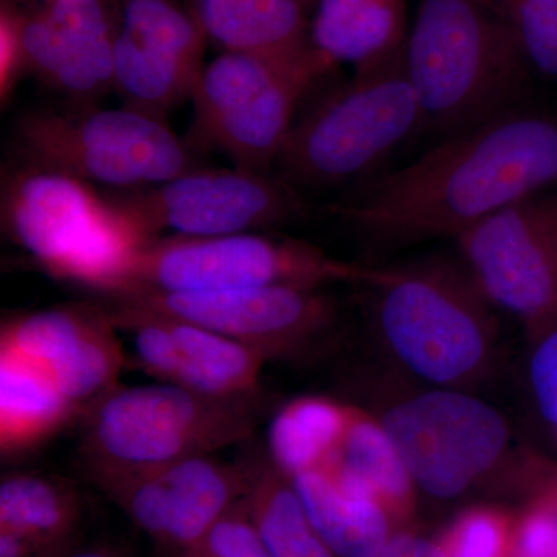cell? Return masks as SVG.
Segmentation results:
<instances>
[{
    "label": "cell",
    "mask_w": 557,
    "mask_h": 557,
    "mask_svg": "<svg viewBox=\"0 0 557 557\" xmlns=\"http://www.w3.org/2000/svg\"><path fill=\"white\" fill-rule=\"evenodd\" d=\"M555 186L557 113L522 101L322 209L375 247L394 248L457 239L487 215Z\"/></svg>",
    "instance_id": "1"
},
{
    "label": "cell",
    "mask_w": 557,
    "mask_h": 557,
    "mask_svg": "<svg viewBox=\"0 0 557 557\" xmlns=\"http://www.w3.org/2000/svg\"><path fill=\"white\" fill-rule=\"evenodd\" d=\"M406 67L421 131L438 141L525 101L531 73L518 33L493 0H420Z\"/></svg>",
    "instance_id": "2"
},
{
    "label": "cell",
    "mask_w": 557,
    "mask_h": 557,
    "mask_svg": "<svg viewBox=\"0 0 557 557\" xmlns=\"http://www.w3.org/2000/svg\"><path fill=\"white\" fill-rule=\"evenodd\" d=\"M259 398H218L168 383L116 386L84 412L79 456L100 487L251 437Z\"/></svg>",
    "instance_id": "3"
},
{
    "label": "cell",
    "mask_w": 557,
    "mask_h": 557,
    "mask_svg": "<svg viewBox=\"0 0 557 557\" xmlns=\"http://www.w3.org/2000/svg\"><path fill=\"white\" fill-rule=\"evenodd\" d=\"M370 310L381 339L408 372L432 387L478 379L493 346L494 321L471 271L446 260L373 269Z\"/></svg>",
    "instance_id": "4"
},
{
    "label": "cell",
    "mask_w": 557,
    "mask_h": 557,
    "mask_svg": "<svg viewBox=\"0 0 557 557\" xmlns=\"http://www.w3.org/2000/svg\"><path fill=\"white\" fill-rule=\"evenodd\" d=\"M417 131L421 110L405 46L355 70L354 78L293 124L274 166L302 197L341 188L364 177Z\"/></svg>",
    "instance_id": "5"
},
{
    "label": "cell",
    "mask_w": 557,
    "mask_h": 557,
    "mask_svg": "<svg viewBox=\"0 0 557 557\" xmlns=\"http://www.w3.org/2000/svg\"><path fill=\"white\" fill-rule=\"evenodd\" d=\"M2 223L51 276L113 295L150 239L89 183L22 166L3 182Z\"/></svg>",
    "instance_id": "6"
},
{
    "label": "cell",
    "mask_w": 557,
    "mask_h": 557,
    "mask_svg": "<svg viewBox=\"0 0 557 557\" xmlns=\"http://www.w3.org/2000/svg\"><path fill=\"white\" fill-rule=\"evenodd\" d=\"M14 145L24 166L138 190L193 170L188 146L139 110L76 108L22 116Z\"/></svg>",
    "instance_id": "7"
},
{
    "label": "cell",
    "mask_w": 557,
    "mask_h": 557,
    "mask_svg": "<svg viewBox=\"0 0 557 557\" xmlns=\"http://www.w3.org/2000/svg\"><path fill=\"white\" fill-rule=\"evenodd\" d=\"M372 270L332 258L307 242L256 233L159 237L139 249L112 296L362 284Z\"/></svg>",
    "instance_id": "8"
},
{
    "label": "cell",
    "mask_w": 557,
    "mask_h": 557,
    "mask_svg": "<svg viewBox=\"0 0 557 557\" xmlns=\"http://www.w3.org/2000/svg\"><path fill=\"white\" fill-rule=\"evenodd\" d=\"M417 490L453 500L490 474L508 448L504 416L458 388L431 387L380 418Z\"/></svg>",
    "instance_id": "9"
},
{
    "label": "cell",
    "mask_w": 557,
    "mask_h": 557,
    "mask_svg": "<svg viewBox=\"0 0 557 557\" xmlns=\"http://www.w3.org/2000/svg\"><path fill=\"white\" fill-rule=\"evenodd\" d=\"M311 84L259 58L222 53L205 65L194 89V139L239 170L270 172Z\"/></svg>",
    "instance_id": "10"
},
{
    "label": "cell",
    "mask_w": 557,
    "mask_h": 557,
    "mask_svg": "<svg viewBox=\"0 0 557 557\" xmlns=\"http://www.w3.org/2000/svg\"><path fill=\"white\" fill-rule=\"evenodd\" d=\"M113 200L150 240L166 231L182 237L255 233L304 220L313 209L281 177L239 168L189 170Z\"/></svg>",
    "instance_id": "11"
},
{
    "label": "cell",
    "mask_w": 557,
    "mask_h": 557,
    "mask_svg": "<svg viewBox=\"0 0 557 557\" xmlns=\"http://www.w3.org/2000/svg\"><path fill=\"white\" fill-rule=\"evenodd\" d=\"M479 287L531 335L557 325V189L508 205L457 237Z\"/></svg>",
    "instance_id": "12"
},
{
    "label": "cell",
    "mask_w": 557,
    "mask_h": 557,
    "mask_svg": "<svg viewBox=\"0 0 557 557\" xmlns=\"http://www.w3.org/2000/svg\"><path fill=\"white\" fill-rule=\"evenodd\" d=\"M251 465L183 458L98 490L170 556L185 555L247 496Z\"/></svg>",
    "instance_id": "13"
},
{
    "label": "cell",
    "mask_w": 557,
    "mask_h": 557,
    "mask_svg": "<svg viewBox=\"0 0 557 557\" xmlns=\"http://www.w3.org/2000/svg\"><path fill=\"white\" fill-rule=\"evenodd\" d=\"M119 306L183 319L239 341L265 359L313 346L329 332L336 306L319 288L263 287L201 293H143Z\"/></svg>",
    "instance_id": "14"
},
{
    "label": "cell",
    "mask_w": 557,
    "mask_h": 557,
    "mask_svg": "<svg viewBox=\"0 0 557 557\" xmlns=\"http://www.w3.org/2000/svg\"><path fill=\"white\" fill-rule=\"evenodd\" d=\"M203 30L175 0H121L113 25V90L127 108L164 120L193 98Z\"/></svg>",
    "instance_id": "15"
},
{
    "label": "cell",
    "mask_w": 557,
    "mask_h": 557,
    "mask_svg": "<svg viewBox=\"0 0 557 557\" xmlns=\"http://www.w3.org/2000/svg\"><path fill=\"white\" fill-rule=\"evenodd\" d=\"M129 333L139 368L160 383L218 398L259 397L262 354L183 319L116 306L109 311Z\"/></svg>",
    "instance_id": "16"
},
{
    "label": "cell",
    "mask_w": 557,
    "mask_h": 557,
    "mask_svg": "<svg viewBox=\"0 0 557 557\" xmlns=\"http://www.w3.org/2000/svg\"><path fill=\"white\" fill-rule=\"evenodd\" d=\"M119 332L109 311L58 307L5 322L0 346L38 364L83 417L120 386L126 355Z\"/></svg>",
    "instance_id": "17"
},
{
    "label": "cell",
    "mask_w": 557,
    "mask_h": 557,
    "mask_svg": "<svg viewBox=\"0 0 557 557\" xmlns=\"http://www.w3.org/2000/svg\"><path fill=\"white\" fill-rule=\"evenodd\" d=\"M25 72L76 108L113 90V24L101 0H51L22 16Z\"/></svg>",
    "instance_id": "18"
},
{
    "label": "cell",
    "mask_w": 557,
    "mask_h": 557,
    "mask_svg": "<svg viewBox=\"0 0 557 557\" xmlns=\"http://www.w3.org/2000/svg\"><path fill=\"white\" fill-rule=\"evenodd\" d=\"M189 5L223 53L259 58L311 83L333 67L314 49L302 0H189Z\"/></svg>",
    "instance_id": "19"
},
{
    "label": "cell",
    "mask_w": 557,
    "mask_h": 557,
    "mask_svg": "<svg viewBox=\"0 0 557 557\" xmlns=\"http://www.w3.org/2000/svg\"><path fill=\"white\" fill-rule=\"evenodd\" d=\"M321 469L347 493L379 502L398 531L408 530L416 512L417 486L380 420L350 408L344 437Z\"/></svg>",
    "instance_id": "20"
},
{
    "label": "cell",
    "mask_w": 557,
    "mask_h": 557,
    "mask_svg": "<svg viewBox=\"0 0 557 557\" xmlns=\"http://www.w3.org/2000/svg\"><path fill=\"white\" fill-rule=\"evenodd\" d=\"M409 0H318L311 22L314 49L329 64L355 70L406 46Z\"/></svg>",
    "instance_id": "21"
},
{
    "label": "cell",
    "mask_w": 557,
    "mask_h": 557,
    "mask_svg": "<svg viewBox=\"0 0 557 557\" xmlns=\"http://www.w3.org/2000/svg\"><path fill=\"white\" fill-rule=\"evenodd\" d=\"M81 418L53 380L30 359L0 346V448L17 453L39 445Z\"/></svg>",
    "instance_id": "22"
},
{
    "label": "cell",
    "mask_w": 557,
    "mask_h": 557,
    "mask_svg": "<svg viewBox=\"0 0 557 557\" xmlns=\"http://www.w3.org/2000/svg\"><path fill=\"white\" fill-rule=\"evenodd\" d=\"M289 480L319 536L336 557H373L398 531L379 502L347 493L324 469Z\"/></svg>",
    "instance_id": "23"
},
{
    "label": "cell",
    "mask_w": 557,
    "mask_h": 557,
    "mask_svg": "<svg viewBox=\"0 0 557 557\" xmlns=\"http://www.w3.org/2000/svg\"><path fill=\"white\" fill-rule=\"evenodd\" d=\"M84 515L78 491L57 479L14 472L0 482V530L32 539L60 555L81 544Z\"/></svg>",
    "instance_id": "24"
},
{
    "label": "cell",
    "mask_w": 557,
    "mask_h": 557,
    "mask_svg": "<svg viewBox=\"0 0 557 557\" xmlns=\"http://www.w3.org/2000/svg\"><path fill=\"white\" fill-rule=\"evenodd\" d=\"M350 408L325 397H299L282 406L267 434L269 456L288 479L327 465L344 437Z\"/></svg>",
    "instance_id": "25"
},
{
    "label": "cell",
    "mask_w": 557,
    "mask_h": 557,
    "mask_svg": "<svg viewBox=\"0 0 557 557\" xmlns=\"http://www.w3.org/2000/svg\"><path fill=\"white\" fill-rule=\"evenodd\" d=\"M244 502L271 557H336L311 523L292 480L270 460L251 465Z\"/></svg>",
    "instance_id": "26"
},
{
    "label": "cell",
    "mask_w": 557,
    "mask_h": 557,
    "mask_svg": "<svg viewBox=\"0 0 557 557\" xmlns=\"http://www.w3.org/2000/svg\"><path fill=\"white\" fill-rule=\"evenodd\" d=\"M516 516L478 505L461 511L437 542L443 557H511Z\"/></svg>",
    "instance_id": "27"
},
{
    "label": "cell",
    "mask_w": 557,
    "mask_h": 557,
    "mask_svg": "<svg viewBox=\"0 0 557 557\" xmlns=\"http://www.w3.org/2000/svg\"><path fill=\"white\" fill-rule=\"evenodd\" d=\"M518 33L528 64L557 81V0H493Z\"/></svg>",
    "instance_id": "28"
},
{
    "label": "cell",
    "mask_w": 557,
    "mask_h": 557,
    "mask_svg": "<svg viewBox=\"0 0 557 557\" xmlns=\"http://www.w3.org/2000/svg\"><path fill=\"white\" fill-rule=\"evenodd\" d=\"M245 500V498H244ZM231 509L228 515L208 531L186 557H271L249 519L245 502Z\"/></svg>",
    "instance_id": "29"
},
{
    "label": "cell",
    "mask_w": 557,
    "mask_h": 557,
    "mask_svg": "<svg viewBox=\"0 0 557 557\" xmlns=\"http://www.w3.org/2000/svg\"><path fill=\"white\" fill-rule=\"evenodd\" d=\"M511 557H557V508L536 497L516 516Z\"/></svg>",
    "instance_id": "30"
},
{
    "label": "cell",
    "mask_w": 557,
    "mask_h": 557,
    "mask_svg": "<svg viewBox=\"0 0 557 557\" xmlns=\"http://www.w3.org/2000/svg\"><path fill=\"white\" fill-rule=\"evenodd\" d=\"M530 381L542 417L557 431V325L536 336Z\"/></svg>",
    "instance_id": "31"
},
{
    "label": "cell",
    "mask_w": 557,
    "mask_h": 557,
    "mask_svg": "<svg viewBox=\"0 0 557 557\" xmlns=\"http://www.w3.org/2000/svg\"><path fill=\"white\" fill-rule=\"evenodd\" d=\"M25 72L24 46H22V16L10 7L0 13V100L10 101L22 73Z\"/></svg>",
    "instance_id": "32"
},
{
    "label": "cell",
    "mask_w": 557,
    "mask_h": 557,
    "mask_svg": "<svg viewBox=\"0 0 557 557\" xmlns=\"http://www.w3.org/2000/svg\"><path fill=\"white\" fill-rule=\"evenodd\" d=\"M373 557H443V555L435 539L432 541L408 528L392 534L386 545Z\"/></svg>",
    "instance_id": "33"
},
{
    "label": "cell",
    "mask_w": 557,
    "mask_h": 557,
    "mask_svg": "<svg viewBox=\"0 0 557 557\" xmlns=\"http://www.w3.org/2000/svg\"><path fill=\"white\" fill-rule=\"evenodd\" d=\"M60 553L44 547L38 542L21 536V534L11 533V531L0 530V557H58Z\"/></svg>",
    "instance_id": "34"
},
{
    "label": "cell",
    "mask_w": 557,
    "mask_h": 557,
    "mask_svg": "<svg viewBox=\"0 0 557 557\" xmlns=\"http://www.w3.org/2000/svg\"><path fill=\"white\" fill-rule=\"evenodd\" d=\"M58 557H134L129 549L112 542H97V544H83L62 553Z\"/></svg>",
    "instance_id": "35"
},
{
    "label": "cell",
    "mask_w": 557,
    "mask_h": 557,
    "mask_svg": "<svg viewBox=\"0 0 557 557\" xmlns=\"http://www.w3.org/2000/svg\"><path fill=\"white\" fill-rule=\"evenodd\" d=\"M537 497L545 498V500H548L549 504L555 505L557 508V472H552V474L542 482Z\"/></svg>",
    "instance_id": "36"
},
{
    "label": "cell",
    "mask_w": 557,
    "mask_h": 557,
    "mask_svg": "<svg viewBox=\"0 0 557 557\" xmlns=\"http://www.w3.org/2000/svg\"><path fill=\"white\" fill-rule=\"evenodd\" d=\"M171 557H186L185 555H177V556H171Z\"/></svg>",
    "instance_id": "37"
},
{
    "label": "cell",
    "mask_w": 557,
    "mask_h": 557,
    "mask_svg": "<svg viewBox=\"0 0 557 557\" xmlns=\"http://www.w3.org/2000/svg\"><path fill=\"white\" fill-rule=\"evenodd\" d=\"M47 2H51V0H47Z\"/></svg>",
    "instance_id": "38"
}]
</instances>
